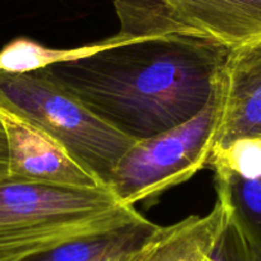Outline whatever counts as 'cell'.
Returning <instances> with one entry per match:
<instances>
[{"mask_svg": "<svg viewBox=\"0 0 261 261\" xmlns=\"http://www.w3.org/2000/svg\"><path fill=\"white\" fill-rule=\"evenodd\" d=\"M230 49L196 35L123 40L45 68L87 110L132 141L199 114L212 99Z\"/></svg>", "mask_w": 261, "mask_h": 261, "instance_id": "obj_1", "label": "cell"}, {"mask_svg": "<svg viewBox=\"0 0 261 261\" xmlns=\"http://www.w3.org/2000/svg\"><path fill=\"white\" fill-rule=\"evenodd\" d=\"M107 187L0 182V261H22L58 245L142 219Z\"/></svg>", "mask_w": 261, "mask_h": 261, "instance_id": "obj_2", "label": "cell"}, {"mask_svg": "<svg viewBox=\"0 0 261 261\" xmlns=\"http://www.w3.org/2000/svg\"><path fill=\"white\" fill-rule=\"evenodd\" d=\"M0 108L57 140L108 188L120 158L135 144L95 117L44 69L26 73L0 72Z\"/></svg>", "mask_w": 261, "mask_h": 261, "instance_id": "obj_3", "label": "cell"}, {"mask_svg": "<svg viewBox=\"0 0 261 261\" xmlns=\"http://www.w3.org/2000/svg\"><path fill=\"white\" fill-rule=\"evenodd\" d=\"M220 119L219 84L206 107L187 122L135 142L120 158L108 190L124 206L154 199L206 167Z\"/></svg>", "mask_w": 261, "mask_h": 261, "instance_id": "obj_4", "label": "cell"}, {"mask_svg": "<svg viewBox=\"0 0 261 261\" xmlns=\"http://www.w3.org/2000/svg\"><path fill=\"white\" fill-rule=\"evenodd\" d=\"M8 141L7 179L62 187H102L62 144L9 110L0 108Z\"/></svg>", "mask_w": 261, "mask_h": 261, "instance_id": "obj_5", "label": "cell"}, {"mask_svg": "<svg viewBox=\"0 0 261 261\" xmlns=\"http://www.w3.org/2000/svg\"><path fill=\"white\" fill-rule=\"evenodd\" d=\"M220 119L213 149L261 139V39L232 49L219 79Z\"/></svg>", "mask_w": 261, "mask_h": 261, "instance_id": "obj_6", "label": "cell"}, {"mask_svg": "<svg viewBox=\"0 0 261 261\" xmlns=\"http://www.w3.org/2000/svg\"><path fill=\"white\" fill-rule=\"evenodd\" d=\"M180 24L228 49L261 39V0H160Z\"/></svg>", "mask_w": 261, "mask_h": 261, "instance_id": "obj_7", "label": "cell"}, {"mask_svg": "<svg viewBox=\"0 0 261 261\" xmlns=\"http://www.w3.org/2000/svg\"><path fill=\"white\" fill-rule=\"evenodd\" d=\"M225 222L224 209L217 202L205 217H191L160 227L140 246L113 261H204Z\"/></svg>", "mask_w": 261, "mask_h": 261, "instance_id": "obj_8", "label": "cell"}, {"mask_svg": "<svg viewBox=\"0 0 261 261\" xmlns=\"http://www.w3.org/2000/svg\"><path fill=\"white\" fill-rule=\"evenodd\" d=\"M218 202L250 261H261V177L214 170Z\"/></svg>", "mask_w": 261, "mask_h": 261, "instance_id": "obj_9", "label": "cell"}, {"mask_svg": "<svg viewBox=\"0 0 261 261\" xmlns=\"http://www.w3.org/2000/svg\"><path fill=\"white\" fill-rule=\"evenodd\" d=\"M158 228L144 217L123 227L68 241L22 261H113L144 243Z\"/></svg>", "mask_w": 261, "mask_h": 261, "instance_id": "obj_10", "label": "cell"}, {"mask_svg": "<svg viewBox=\"0 0 261 261\" xmlns=\"http://www.w3.org/2000/svg\"><path fill=\"white\" fill-rule=\"evenodd\" d=\"M104 46V41L73 49H53L27 37H17L0 50V72L26 73L55 63L86 57Z\"/></svg>", "mask_w": 261, "mask_h": 261, "instance_id": "obj_11", "label": "cell"}, {"mask_svg": "<svg viewBox=\"0 0 261 261\" xmlns=\"http://www.w3.org/2000/svg\"><path fill=\"white\" fill-rule=\"evenodd\" d=\"M206 167L248 179L261 177V139L245 137L224 147L213 149Z\"/></svg>", "mask_w": 261, "mask_h": 261, "instance_id": "obj_12", "label": "cell"}, {"mask_svg": "<svg viewBox=\"0 0 261 261\" xmlns=\"http://www.w3.org/2000/svg\"><path fill=\"white\" fill-rule=\"evenodd\" d=\"M204 261H250L237 234L225 219L224 225Z\"/></svg>", "mask_w": 261, "mask_h": 261, "instance_id": "obj_13", "label": "cell"}, {"mask_svg": "<svg viewBox=\"0 0 261 261\" xmlns=\"http://www.w3.org/2000/svg\"><path fill=\"white\" fill-rule=\"evenodd\" d=\"M9 174V154L8 141L3 124L0 122V182L8 178Z\"/></svg>", "mask_w": 261, "mask_h": 261, "instance_id": "obj_14", "label": "cell"}]
</instances>
